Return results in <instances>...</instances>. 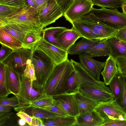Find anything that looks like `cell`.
<instances>
[{
  "mask_svg": "<svg viewBox=\"0 0 126 126\" xmlns=\"http://www.w3.org/2000/svg\"><path fill=\"white\" fill-rule=\"evenodd\" d=\"M89 13L94 14L101 22L116 30L126 27V14L120 12L117 8L93 7Z\"/></svg>",
  "mask_w": 126,
  "mask_h": 126,
  "instance_id": "5",
  "label": "cell"
},
{
  "mask_svg": "<svg viewBox=\"0 0 126 126\" xmlns=\"http://www.w3.org/2000/svg\"><path fill=\"white\" fill-rule=\"evenodd\" d=\"M34 49L42 51L56 65L68 59L67 51L49 43L43 38L37 43Z\"/></svg>",
  "mask_w": 126,
  "mask_h": 126,
  "instance_id": "10",
  "label": "cell"
},
{
  "mask_svg": "<svg viewBox=\"0 0 126 126\" xmlns=\"http://www.w3.org/2000/svg\"><path fill=\"white\" fill-rule=\"evenodd\" d=\"M115 60L118 73L126 75V57L118 58Z\"/></svg>",
  "mask_w": 126,
  "mask_h": 126,
  "instance_id": "42",
  "label": "cell"
},
{
  "mask_svg": "<svg viewBox=\"0 0 126 126\" xmlns=\"http://www.w3.org/2000/svg\"><path fill=\"white\" fill-rule=\"evenodd\" d=\"M81 83V80L79 74L74 69L73 71L66 82L65 94H76L79 91Z\"/></svg>",
  "mask_w": 126,
  "mask_h": 126,
  "instance_id": "25",
  "label": "cell"
},
{
  "mask_svg": "<svg viewBox=\"0 0 126 126\" xmlns=\"http://www.w3.org/2000/svg\"><path fill=\"white\" fill-rule=\"evenodd\" d=\"M114 99L117 101L120 96L121 87L120 79V74L118 72L113 78L109 85Z\"/></svg>",
  "mask_w": 126,
  "mask_h": 126,
  "instance_id": "33",
  "label": "cell"
},
{
  "mask_svg": "<svg viewBox=\"0 0 126 126\" xmlns=\"http://www.w3.org/2000/svg\"><path fill=\"white\" fill-rule=\"evenodd\" d=\"M18 105V99L15 96L10 98L7 96L0 98V106H9L14 108Z\"/></svg>",
  "mask_w": 126,
  "mask_h": 126,
  "instance_id": "39",
  "label": "cell"
},
{
  "mask_svg": "<svg viewBox=\"0 0 126 126\" xmlns=\"http://www.w3.org/2000/svg\"><path fill=\"white\" fill-rule=\"evenodd\" d=\"M21 111L25 112L31 116L39 118L42 120L63 116L54 112L38 108H29Z\"/></svg>",
  "mask_w": 126,
  "mask_h": 126,
  "instance_id": "29",
  "label": "cell"
},
{
  "mask_svg": "<svg viewBox=\"0 0 126 126\" xmlns=\"http://www.w3.org/2000/svg\"><path fill=\"white\" fill-rule=\"evenodd\" d=\"M95 110L104 119V123L126 120V112L114 99L100 102Z\"/></svg>",
  "mask_w": 126,
  "mask_h": 126,
  "instance_id": "7",
  "label": "cell"
},
{
  "mask_svg": "<svg viewBox=\"0 0 126 126\" xmlns=\"http://www.w3.org/2000/svg\"><path fill=\"white\" fill-rule=\"evenodd\" d=\"M26 121L23 119L20 118L19 119L18 121V124L19 126H25L26 124Z\"/></svg>",
  "mask_w": 126,
  "mask_h": 126,
  "instance_id": "52",
  "label": "cell"
},
{
  "mask_svg": "<svg viewBox=\"0 0 126 126\" xmlns=\"http://www.w3.org/2000/svg\"><path fill=\"white\" fill-rule=\"evenodd\" d=\"M0 28L17 39L21 43L23 47L26 34L29 32L26 31L15 24L1 20H0Z\"/></svg>",
  "mask_w": 126,
  "mask_h": 126,
  "instance_id": "22",
  "label": "cell"
},
{
  "mask_svg": "<svg viewBox=\"0 0 126 126\" xmlns=\"http://www.w3.org/2000/svg\"><path fill=\"white\" fill-rule=\"evenodd\" d=\"M62 9L64 13L70 5L73 0H55Z\"/></svg>",
  "mask_w": 126,
  "mask_h": 126,
  "instance_id": "47",
  "label": "cell"
},
{
  "mask_svg": "<svg viewBox=\"0 0 126 126\" xmlns=\"http://www.w3.org/2000/svg\"><path fill=\"white\" fill-rule=\"evenodd\" d=\"M17 115L20 118L25 120L29 126H31L33 117L29 115L25 112L20 111L16 113Z\"/></svg>",
  "mask_w": 126,
  "mask_h": 126,
  "instance_id": "46",
  "label": "cell"
},
{
  "mask_svg": "<svg viewBox=\"0 0 126 126\" xmlns=\"http://www.w3.org/2000/svg\"><path fill=\"white\" fill-rule=\"evenodd\" d=\"M20 7L0 4V18L10 15Z\"/></svg>",
  "mask_w": 126,
  "mask_h": 126,
  "instance_id": "41",
  "label": "cell"
},
{
  "mask_svg": "<svg viewBox=\"0 0 126 126\" xmlns=\"http://www.w3.org/2000/svg\"><path fill=\"white\" fill-rule=\"evenodd\" d=\"M52 0H32L38 13Z\"/></svg>",
  "mask_w": 126,
  "mask_h": 126,
  "instance_id": "44",
  "label": "cell"
},
{
  "mask_svg": "<svg viewBox=\"0 0 126 126\" xmlns=\"http://www.w3.org/2000/svg\"><path fill=\"white\" fill-rule=\"evenodd\" d=\"M99 41L83 38L78 42L71 46L67 51V53L68 54L72 55H79L82 53L86 52Z\"/></svg>",
  "mask_w": 126,
  "mask_h": 126,
  "instance_id": "21",
  "label": "cell"
},
{
  "mask_svg": "<svg viewBox=\"0 0 126 126\" xmlns=\"http://www.w3.org/2000/svg\"><path fill=\"white\" fill-rule=\"evenodd\" d=\"M67 29L63 27L45 28L43 29L42 32V38L49 43L61 48L58 40V36L60 33Z\"/></svg>",
  "mask_w": 126,
  "mask_h": 126,
  "instance_id": "23",
  "label": "cell"
},
{
  "mask_svg": "<svg viewBox=\"0 0 126 126\" xmlns=\"http://www.w3.org/2000/svg\"><path fill=\"white\" fill-rule=\"evenodd\" d=\"M11 107L5 106H0V117L11 111Z\"/></svg>",
  "mask_w": 126,
  "mask_h": 126,
  "instance_id": "51",
  "label": "cell"
},
{
  "mask_svg": "<svg viewBox=\"0 0 126 126\" xmlns=\"http://www.w3.org/2000/svg\"><path fill=\"white\" fill-rule=\"evenodd\" d=\"M73 70L68 59L56 65L42 89L43 92L51 96L65 94L66 82Z\"/></svg>",
  "mask_w": 126,
  "mask_h": 126,
  "instance_id": "1",
  "label": "cell"
},
{
  "mask_svg": "<svg viewBox=\"0 0 126 126\" xmlns=\"http://www.w3.org/2000/svg\"><path fill=\"white\" fill-rule=\"evenodd\" d=\"M37 108L52 111L58 114L63 116H69L65 112L54 103L51 105L39 107Z\"/></svg>",
  "mask_w": 126,
  "mask_h": 126,
  "instance_id": "40",
  "label": "cell"
},
{
  "mask_svg": "<svg viewBox=\"0 0 126 126\" xmlns=\"http://www.w3.org/2000/svg\"><path fill=\"white\" fill-rule=\"evenodd\" d=\"M123 3V4H126V0H121Z\"/></svg>",
  "mask_w": 126,
  "mask_h": 126,
  "instance_id": "54",
  "label": "cell"
},
{
  "mask_svg": "<svg viewBox=\"0 0 126 126\" xmlns=\"http://www.w3.org/2000/svg\"><path fill=\"white\" fill-rule=\"evenodd\" d=\"M53 101L54 99L52 96L47 95L45 94L36 99L28 106L20 111L29 108H37L53 104Z\"/></svg>",
  "mask_w": 126,
  "mask_h": 126,
  "instance_id": "32",
  "label": "cell"
},
{
  "mask_svg": "<svg viewBox=\"0 0 126 126\" xmlns=\"http://www.w3.org/2000/svg\"><path fill=\"white\" fill-rule=\"evenodd\" d=\"M79 92L84 96L100 102L114 99L113 96L111 93L94 87L82 86L80 88Z\"/></svg>",
  "mask_w": 126,
  "mask_h": 126,
  "instance_id": "15",
  "label": "cell"
},
{
  "mask_svg": "<svg viewBox=\"0 0 126 126\" xmlns=\"http://www.w3.org/2000/svg\"><path fill=\"white\" fill-rule=\"evenodd\" d=\"M10 93L7 86L5 75V65L0 63V98L8 96Z\"/></svg>",
  "mask_w": 126,
  "mask_h": 126,
  "instance_id": "36",
  "label": "cell"
},
{
  "mask_svg": "<svg viewBox=\"0 0 126 126\" xmlns=\"http://www.w3.org/2000/svg\"><path fill=\"white\" fill-rule=\"evenodd\" d=\"M80 63L86 71L96 80L100 81V75L105 62H101L94 59L86 52L79 55Z\"/></svg>",
  "mask_w": 126,
  "mask_h": 126,
  "instance_id": "13",
  "label": "cell"
},
{
  "mask_svg": "<svg viewBox=\"0 0 126 126\" xmlns=\"http://www.w3.org/2000/svg\"><path fill=\"white\" fill-rule=\"evenodd\" d=\"M81 37V35L72 27L71 29H68L60 33L58 40L61 48L67 51L77 40Z\"/></svg>",
  "mask_w": 126,
  "mask_h": 126,
  "instance_id": "18",
  "label": "cell"
},
{
  "mask_svg": "<svg viewBox=\"0 0 126 126\" xmlns=\"http://www.w3.org/2000/svg\"><path fill=\"white\" fill-rule=\"evenodd\" d=\"M79 114L91 111L94 110L101 102L89 98L79 91L75 94Z\"/></svg>",
  "mask_w": 126,
  "mask_h": 126,
  "instance_id": "19",
  "label": "cell"
},
{
  "mask_svg": "<svg viewBox=\"0 0 126 126\" xmlns=\"http://www.w3.org/2000/svg\"><path fill=\"white\" fill-rule=\"evenodd\" d=\"M32 51L22 48L12 51L2 62L18 72L23 74L26 66L27 60L31 59Z\"/></svg>",
  "mask_w": 126,
  "mask_h": 126,
  "instance_id": "8",
  "label": "cell"
},
{
  "mask_svg": "<svg viewBox=\"0 0 126 126\" xmlns=\"http://www.w3.org/2000/svg\"><path fill=\"white\" fill-rule=\"evenodd\" d=\"M44 126H75L76 117L68 116L42 120Z\"/></svg>",
  "mask_w": 126,
  "mask_h": 126,
  "instance_id": "27",
  "label": "cell"
},
{
  "mask_svg": "<svg viewBox=\"0 0 126 126\" xmlns=\"http://www.w3.org/2000/svg\"><path fill=\"white\" fill-rule=\"evenodd\" d=\"M52 97L53 103L69 116L76 117L79 114L75 94H64Z\"/></svg>",
  "mask_w": 126,
  "mask_h": 126,
  "instance_id": "12",
  "label": "cell"
},
{
  "mask_svg": "<svg viewBox=\"0 0 126 126\" xmlns=\"http://www.w3.org/2000/svg\"><path fill=\"white\" fill-rule=\"evenodd\" d=\"M110 52V56L115 59L126 57V42L114 37L107 39Z\"/></svg>",
  "mask_w": 126,
  "mask_h": 126,
  "instance_id": "20",
  "label": "cell"
},
{
  "mask_svg": "<svg viewBox=\"0 0 126 126\" xmlns=\"http://www.w3.org/2000/svg\"><path fill=\"white\" fill-rule=\"evenodd\" d=\"M19 76L20 81V91L18 94L15 95L18 99L19 105L14 108L15 110L18 112L45 94L42 91L36 90L32 87L30 79L25 77L23 74L19 73Z\"/></svg>",
  "mask_w": 126,
  "mask_h": 126,
  "instance_id": "6",
  "label": "cell"
},
{
  "mask_svg": "<svg viewBox=\"0 0 126 126\" xmlns=\"http://www.w3.org/2000/svg\"><path fill=\"white\" fill-rule=\"evenodd\" d=\"M0 52V62H2L12 51V50L9 47L1 45Z\"/></svg>",
  "mask_w": 126,
  "mask_h": 126,
  "instance_id": "45",
  "label": "cell"
},
{
  "mask_svg": "<svg viewBox=\"0 0 126 126\" xmlns=\"http://www.w3.org/2000/svg\"><path fill=\"white\" fill-rule=\"evenodd\" d=\"M42 32L32 31L26 34L23 48L32 50H34L37 43L42 39Z\"/></svg>",
  "mask_w": 126,
  "mask_h": 126,
  "instance_id": "30",
  "label": "cell"
},
{
  "mask_svg": "<svg viewBox=\"0 0 126 126\" xmlns=\"http://www.w3.org/2000/svg\"><path fill=\"white\" fill-rule=\"evenodd\" d=\"M0 20L15 24L29 31L42 32L43 30L37 11L25 4L10 15L0 18Z\"/></svg>",
  "mask_w": 126,
  "mask_h": 126,
  "instance_id": "2",
  "label": "cell"
},
{
  "mask_svg": "<svg viewBox=\"0 0 126 126\" xmlns=\"http://www.w3.org/2000/svg\"><path fill=\"white\" fill-rule=\"evenodd\" d=\"M115 37L126 42V27L118 30Z\"/></svg>",
  "mask_w": 126,
  "mask_h": 126,
  "instance_id": "48",
  "label": "cell"
},
{
  "mask_svg": "<svg viewBox=\"0 0 126 126\" xmlns=\"http://www.w3.org/2000/svg\"><path fill=\"white\" fill-rule=\"evenodd\" d=\"M121 8L123 12L126 14V4H123Z\"/></svg>",
  "mask_w": 126,
  "mask_h": 126,
  "instance_id": "53",
  "label": "cell"
},
{
  "mask_svg": "<svg viewBox=\"0 0 126 126\" xmlns=\"http://www.w3.org/2000/svg\"><path fill=\"white\" fill-rule=\"evenodd\" d=\"M102 126H126V120L105 123Z\"/></svg>",
  "mask_w": 126,
  "mask_h": 126,
  "instance_id": "49",
  "label": "cell"
},
{
  "mask_svg": "<svg viewBox=\"0 0 126 126\" xmlns=\"http://www.w3.org/2000/svg\"><path fill=\"white\" fill-rule=\"evenodd\" d=\"M93 5L110 9L121 8L123 4L121 0H90Z\"/></svg>",
  "mask_w": 126,
  "mask_h": 126,
  "instance_id": "35",
  "label": "cell"
},
{
  "mask_svg": "<svg viewBox=\"0 0 126 126\" xmlns=\"http://www.w3.org/2000/svg\"><path fill=\"white\" fill-rule=\"evenodd\" d=\"M31 59L34 67L36 78L33 82V87L43 92L42 89L56 64L44 53L37 49L32 51Z\"/></svg>",
  "mask_w": 126,
  "mask_h": 126,
  "instance_id": "3",
  "label": "cell"
},
{
  "mask_svg": "<svg viewBox=\"0 0 126 126\" xmlns=\"http://www.w3.org/2000/svg\"><path fill=\"white\" fill-rule=\"evenodd\" d=\"M73 27L82 38L92 40H98L93 32L90 29L78 22H74L72 24Z\"/></svg>",
  "mask_w": 126,
  "mask_h": 126,
  "instance_id": "31",
  "label": "cell"
},
{
  "mask_svg": "<svg viewBox=\"0 0 126 126\" xmlns=\"http://www.w3.org/2000/svg\"><path fill=\"white\" fill-rule=\"evenodd\" d=\"M93 5L90 0H73L63 16L66 20L72 24L89 13Z\"/></svg>",
  "mask_w": 126,
  "mask_h": 126,
  "instance_id": "9",
  "label": "cell"
},
{
  "mask_svg": "<svg viewBox=\"0 0 126 126\" xmlns=\"http://www.w3.org/2000/svg\"><path fill=\"white\" fill-rule=\"evenodd\" d=\"M0 42L12 51L23 47L21 43L10 33L0 28Z\"/></svg>",
  "mask_w": 126,
  "mask_h": 126,
  "instance_id": "26",
  "label": "cell"
},
{
  "mask_svg": "<svg viewBox=\"0 0 126 126\" xmlns=\"http://www.w3.org/2000/svg\"><path fill=\"white\" fill-rule=\"evenodd\" d=\"M70 61L73 68L77 71L81 78V87L89 86L111 93L110 87L106 86L104 82L98 81L94 79L86 71L80 63L72 59Z\"/></svg>",
  "mask_w": 126,
  "mask_h": 126,
  "instance_id": "14",
  "label": "cell"
},
{
  "mask_svg": "<svg viewBox=\"0 0 126 126\" xmlns=\"http://www.w3.org/2000/svg\"><path fill=\"white\" fill-rule=\"evenodd\" d=\"M120 74L121 91L120 97L116 101L126 112V77L125 75Z\"/></svg>",
  "mask_w": 126,
  "mask_h": 126,
  "instance_id": "37",
  "label": "cell"
},
{
  "mask_svg": "<svg viewBox=\"0 0 126 126\" xmlns=\"http://www.w3.org/2000/svg\"><path fill=\"white\" fill-rule=\"evenodd\" d=\"M125 76L126 77V75H125Z\"/></svg>",
  "mask_w": 126,
  "mask_h": 126,
  "instance_id": "55",
  "label": "cell"
},
{
  "mask_svg": "<svg viewBox=\"0 0 126 126\" xmlns=\"http://www.w3.org/2000/svg\"><path fill=\"white\" fill-rule=\"evenodd\" d=\"M86 52L93 58L110 55V50L107 39L100 41Z\"/></svg>",
  "mask_w": 126,
  "mask_h": 126,
  "instance_id": "28",
  "label": "cell"
},
{
  "mask_svg": "<svg viewBox=\"0 0 126 126\" xmlns=\"http://www.w3.org/2000/svg\"><path fill=\"white\" fill-rule=\"evenodd\" d=\"M115 60L110 55L105 62L104 69L101 73L105 85H108L114 76L118 73Z\"/></svg>",
  "mask_w": 126,
  "mask_h": 126,
  "instance_id": "24",
  "label": "cell"
},
{
  "mask_svg": "<svg viewBox=\"0 0 126 126\" xmlns=\"http://www.w3.org/2000/svg\"><path fill=\"white\" fill-rule=\"evenodd\" d=\"M20 118L16 114L10 112L0 117V126H19L18 121Z\"/></svg>",
  "mask_w": 126,
  "mask_h": 126,
  "instance_id": "34",
  "label": "cell"
},
{
  "mask_svg": "<svg viewBox=\"0 0 126 126\" xmlns=\"http://www.w3.org/2000/svg\"><path fill=\"white\" fill-rule=\"evenodd\" d=\"M33 118L31 126H44L43 121L40 118L32 116Z\"/></svg>",
  "mask_w": 126,
  "mask_h": 126,
  "instance_id": "50",
  "label": "cell"
},
{
  "mask_svg": "<svg viewBox=\"0 0 126 126\" xmlns=\"http://www.w3.org/2000/svg\"><path fill=\"white\" fill-rule=\"evenodd\" d=\"M0 4L17 7L24 4V0H0Z\"/></svg>",
  "mask_w": 126,
  "mask_h": 126,
  "instance_id": "43",
  "label": "cell"
},
{
  "mask_svg": "<svg viewBox=\"0 0 126 126\" xmlns=\"http://www.w3.org/2000/svg\"><path fill=\"white\" fill-rule=\"evenodd\" d=\"M61 7L55 0H52L38 13L39 20L42 28L55 22L63 15Z\"/></svg>",
  "mask_w": 126,
  "mask_h": 126,
  "instance_id": "11",
  "label": "cell"
},
{
  "mask_svg": "<svg viewBox=\"0 0 126 126\" xmlns=\"http://www.w3.org/2000/svg\"><path fill=\"white\" fill-rule=\"evenodd\" d=\"M5 75L7 89L10 94H18L20 88L19 72L12 68L5 65Z\"/></svg>",
  "mask_w": 126,
  "mask_h": 126,
  "instance_id": "17",
  "label": "cell"
},
{
  "mask_svg": "<svg viewBox=\"0 0 126 126\" xmlns=\"http://www.w3.org/2000/svg\"><path fill=\"white\" fill-rule=\"evenodd\" d=\"M76 118L75 126H102L104 123V119L95 110L79 114Z\"/></svg>",
  "mask_w": 126,
  "mask_h": 126,
  "instance_id": "16",
  "label": "cell"
},
{
  "mask_svg": "<svg viewBox=\"0 0 126 126\" xmlns=\"http://www.w3.org/2000/svg\"><path fill=\"white\" fill-rule=\"evenodd\" d=\"M23 74L25 77L30 79L31 85L33 87V82L36 80V78L34 67L32 63L31 59H29L27 60L26 67Z\"/></svg>",
  "mask_w": 126,
  "mask_h": 126,
  "instance_id": "38",
  "label": "cell"
},
{
  "mask_svg": "<svg viewBox=\"0 0 126 126\" xmlns=\"http://www.w3.org/2000/svg\"><path fill=\"white\" fill-rule=\"evenodd\" d=\"M74 21L88 27L93 32L99 41L115 37L118 30L105 24L99 20L93 14L89 13Z\"/></svg>",
  "mask_w": 126,
  "mask_h": 126,
  "instance_id": "4",
  "label": "cell"
}]
</instances>
